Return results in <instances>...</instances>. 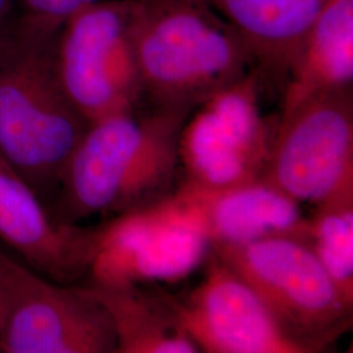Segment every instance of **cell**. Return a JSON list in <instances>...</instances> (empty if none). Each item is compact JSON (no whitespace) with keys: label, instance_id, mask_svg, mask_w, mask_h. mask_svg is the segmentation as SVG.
<instances>
[{"label":"cell","instance_id":"obj_8","mask_svg":"<svg viewBox=\"0 0 353 353\" xmlns=\"http://www.w3.org/2000/svg\"><path fill=\"white\" fill-rule=\"evenodd\" d=\"M263 178L314 207L353 189L352 87L321 93L279 117Z\"/></svg>","mask_w":353,"mask_h":353},{"label":"cell","instance_id":"obj_4","mask_svg":"<svg viewBox=\"0 0 353 353\" xmlns=\"http://www.w3.org/2000/svg\"><path fill=\"white\" fill-rule=\"evenodd\" d=\"M211 250L310 352H326L352 326L353 303L343 296L305 241L271 237L212 245Z\"/></svg>","mask_w":353,"mask_h":353},{"label":"cell","instance_id":"obj_11","mask_svg":"<svg viewBox=\"0 0 353 353\" xmlns=\"http://www.w3.org/2000/svg\"><path fill=\"white\" fill-rule=\"evenodd\" d=\"M97 228L52 220L38 194L0 157V239L49 280L71 284L88 274Z\"/></svg>","mask_w":353,"mask_h":353},{"label":"cell","instance_id":"obj_14","mask_svg":"<svg viewBox=\"0 0 353 353\" xmlns=\"http://www.w3.org/2000/svg\"><path fill=\"white\" fill-rule=\"evenodd\" d=\"M353 0H328L303 41L281 92V114L321 93L351 88Z\"/></svg>","mask_w":353,"mask_h":353},{"label":"cell","instance_id":"obj_18","mask_svg":"<svg viewBox=\"0 0 353 353\" xmlns=\"http://www.w3.org/2000/svg\"><path fill=\"white\" fill-rule=\"evenodd\" d=\"M1 262H3V270L4 275L0 279V328L4 323V319L7 316L8 310V301H10V294H8V281H7V272L4 267V254H1Z\"/></svg>","mask_w":353,"mask_h":353},{"label":"cell","instance_id":"obj_15","mask_svg":"<svg viewBox=\"0 0 353 353\" xmlns=\"http://www.w3.org/2000/svg\"><path fill=\"white\" fill-rule=\"evenodd\" d=\"M113 322L117 353H199L157 290L89 285Z\"/></svg>","mask_w":353,"mask_h":353},{"label":"cell","instance_id":"obj_2","mask_svg":"<svg viewBox=\"0 0 353 353\" xmlns=\"http://www.w3.org/2000/svg\"><path fill=\"white\" fill-rule=\"evenodd\" d=\"M132 42L151 109L190 114L254 71L239 34L202 0H132Z\"/></svg>","mask_w":353,"mask_h":353},{"label":"cell","instance_id":"obj_3","mask_svg":"<svg viewBox=\"0 0 353 353\" xmlns=\"http://www.w3.org/2000/svg\"><path fill=\"white\" fill-rule=\"evenodd\" d=\"M46 39L0 51V157L37 194L59 185L89 125L64 93Z\"/></svg>","mask_w":353,"mask_h":353},{"label":"cell","instance_id":"obj_12","mask_svg":"<svg viewBox=\"0 0 353 353\" xmlns=\"http://www.w3.org/2000/svg\"><path fill=\"white\" fill-rule=\"evenodd\" d=\"M195 205L212 245H241L271 237L305 240L307 217L285 192L265 178L224 189L179 186Z\"/></svg>","mask_w":353,"mask_h":353},{"label":"cell","instance_id":"obj_7","mask_svg":"<svg viewBox=\"0 0 353 353\" xmlns=\"http://www.w3.org/2000/svg\"><path fill=\"white\" fill-rule=\"evenodd\" d=\"M132 0H101L64 20L54 50L59 83L88 123L137 110L143 97L132 42Z\"/></svg>","mask_w":353,"mask_h":353},{"label":"cell","instance_id":"obj_6","mask_svg":"<svg viewBox=\"0 0 353 353\" xmlns=\"http://www.w3.org/2000/svg\"><path fill=\"white\" fill-rule=\"evenodd\" d=\"M262 83L255 71L198 105L182 125L179 186L216 190L263 178L279 118L261 108Z\"/></svg>","mask_w":353,"mask_h":353},{"label":"cell","instance_id":"obj_10","mask_svg":"<svg viewBox=\"0 0 353 353\" xmlns=\"http://www.w3.org/2000/svg\"><path fill=\"white\" fill-rule=\"evenodd\" d=\"M204 265L202 280L183 297L156 288L199 352L312 353L212 250Z\"/></svg>","mask_w":353,"mask_h":353},{"label":"cell","instance_id":"obj_9","mask_svg":"<svg viewBox=\"0 0 353 353\" xmlns=\"http://www.w3.org/2000/svg\"><path fill=\"white\" fill-rule=\"evenodd\" d=\"M8 310L0 328L6 353H117L113 322L88 287L41 278L4 255Z\"/></svg>","mask_w":353,"mask_h":353},{"label":"cell","instance_id":"obj_16","mask_svg":"<svg viewBox=\"0 0 353 353\" xmlns=\"http://www.w3.org/2000/svg\"><path fill=\"white\" fill-rule=\"evenodd\" d=\"M305 242L343 296L353 303V189L316 205L307 217Z\"/></svg>","mask_w":353,"mask_h":353},{"label":"cell","instance_id":"obj_5","mask_svg":"<svg viewBox=\"0 0 353 353\" xmlns=\"http://www.w3.org/2000/svg\"><path fill=\"white\" fill-rule=\"evenodd\" d=\"M210 254L201 214L176 191L97 228L88 274L92 285L109 288L173 284L189 278Z\"/></svg>","mask_w":353,"mask_h":353},{"label":"cell","instance_id":"obj_17","mask_svg":"<svg viewBox=\"0 0 353 353\" xmlns=\"http://www.w3.org/2000/svg\"><path fill=\"white\" fill-rule=\"evenodd\" d=\"M32 23L34 36L50 38L59 30L64 20L89 4L101 0H21Z\"/></svg>","mask_w":353,"mask_h":353},{"label":"cell","instance_id":"obj_1","mask_svg":"<svg viewBox=\"0 0 353 353\" xmlns=\"http://www.w3.org/2000/svg\"><path fill=\"white\" fill-rule=\"evenodd\" d=\"M190 114L150 109L90 122L61 178V223L125 214L173 192L178 139Z\"/></svg>","mask_w":353,"mask_h":353},{"label":"cell","instance_id":"obj_19","mask_svg":"<svg viewBox=\"0 0 353 353\" xmlns=\"http://www.w3.org/2000/svg\"><path fill=\"white\" fill-rule=\"evenodd\" d=\"M8 3H10V0H0V21H1L4 13L8 8Z\"/></svg>","mask_w":353,"mask_h":353},{"label":"cell","instance_id":"obj_13","mask_svg":"<svg viewBox=\"0 0 353 353\" xmlns=\"http://www.w3.org/2000/svg\"><path fill=\"white\" fill-rule=\"evenodd\" d=\"M220 14L252 58L262 87H285L303 41L328 0H202Z\"/></svg>","mask_w":353,"mask_h":353}]
</instances>
